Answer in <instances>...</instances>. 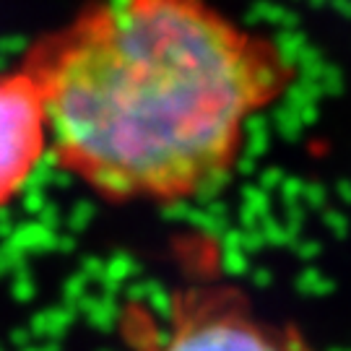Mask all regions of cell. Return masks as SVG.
<instances>
[{
    "label": "cell",
    "instance_id": "cell-2",
    "mask_svg": "<svg viewBox=\"0 0 351 351\" xmlns=\"http://www.w3.org/2000/svg\"><path fill=\"white\" fill-rule=\"evenodd\" d=\"M120 333L128 351H320L302 328L274 320L224 278L177 287L162 313L130 302Z\"/></svg>",
    "mask_w": 351,
    "mask_h": 351
},
{
    "label": "cell",
    "instance_id": "cell-3",
    "mask_svg": "<svg viewBox=\"0 0 351 351\" xmlns=\"http://www.w3.org/2000/svg\"><path fill=\"white\" fill-rule=\"evenodd\" d=\"M50 156L47 112L24 65L0 73V211L8 208Z\"/></svg>",
    "mask_w": 351,
    "mask_h": 351
},
{
    "label": "cell",
    "instance_id": "cell-1",
    "mask_svg": "<svg viewBox=\"0 0 351 351\" xmlns=\"http://www.w3.org/2000/svg\"><path fill=\"white\" fill-rule=\"evenodd\" d=\"M21 65L52 162L99 201L151 208L219 193L255 120L300 81L276 37L216 0H88Z\"/></svg>",
    "mask_w": 351,
    "mask_h": 351
}]
</instances>
